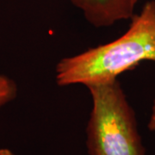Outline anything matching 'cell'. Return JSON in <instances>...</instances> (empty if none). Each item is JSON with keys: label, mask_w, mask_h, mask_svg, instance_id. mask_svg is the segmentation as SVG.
<instances>
[{"label": "cell", "mask_w": 155, "mask_h": 155, "mask_svg": "<svg viewBox=\"0 0 155 155\" xmlns=\"http://www.w3.org/2000/svg\"><path fill=\"white\" fill-rule=\"evenodd\" d=\"M130 20L127 31L115 41L61 59L55 67L57 84L110 82L142 61H155V0L146 2Z\"/></svg>", "instance_id": "1"}, {"label": "cell", "mask_w": 155, "mask_h": 155, "mask_svg": "<svg viewBox=\"0 0 155 155\" xmlns=\"http://www.w3.org/2000/svg\"><path fill=\"white\" fill-rule=\"evenodd\" d=\"M86 87L92 100L86 127L89 155H146L135 113L120 82Z\"/></svg>", "instance_id": "2"}, {"label": "cell", "mask_w": 155, "mask_h": 155, "mask_svg": "<svg viewBox=\"0 0 155 155\" xmlns=\"http://www.w3.org/2000/svg\"><path fill=\"white\" fill-rule=\"evenodd\" d=\"M83 12L85 19L97 28L110 27L131 19L138 0H70Z\"/></svg>", "instance_id": "3"}, {"label": "cell", "mask_w": 155, "mask_h": 155, "mask_svg": "<svg viewBox=\"0 0 155 155\" xmlns=\"http://www.w3.org/2000/svg\"><path fill=\"white\" fill-rule=\"evenodd\" d=\"M17 94L16 83L10 78L0 75V109L15 99Z\"/></svg>", "instance_id": "4"}, {"label": "cell", "mask_w": 155, "mask_h": 155, "mask_svg": "<svg viewBox=\"0 0 155 155\" xmlns=\"http://www.w3.org/2000/svg\"><path fill=\"white\" fill-rule=\"evenodd\" d=\"M147 127H148V129H149L150 131L155 133V99L153 102V105H152V109H151V114H150Z\"/></svg>", "instance_id": "5"}, {"label": "cell", "mask_w": 155, "mask_h": 155, "mask_svg": "<svg viewBox=\"0 0 155 155\" xmlns=\"http://www.w3.org/2000/svg\"><path fill=\"white\" fill-rule=\"evenodd\" d=\"M0 155H15L14 153H12L11 150L8 148H1L0 149Z\"/></svg>", "instance_id": "6"}]
</instances>
